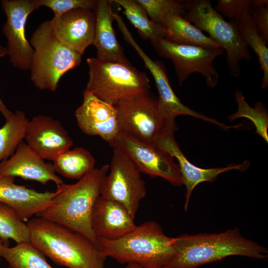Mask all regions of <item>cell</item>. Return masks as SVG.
<instances>
[{
    "instance_id": "22",
    "label": "cell",
    "mask_w": 268,
    "mask_h": 268,
    "mask_svg": "<svg viewBox=\"0 0 268 268\" xmlns=\"http://www.w3.org/2000/svg\"><path fill=\"white\" fill-rule=\"evenodd\" d=\"M162 26L166 33L164 39L172 43L206 48H222L181 15L167 13L163 17Z\"/></svg>"
},
{
    "instance_id": "14",
    "label": "cell",
    "mask_w": 268,
    "mask_h": 268,
    "mask_svg": "<svg viewBox=\"0 0 268 268\" xmlns=\"http://www.w3.org/2000/svg\"><path fill=\"white\" fill-rule=\"evenodd\" d=\"M126 41L135 49L143 60L145 67L153 77L159 94L157 98L159 108L167 122H175L177 116L188 115L215 124L224 130L231 128V126H226L215 119L201 114L183 104L170 84L164 64L160 61H153L140 48L133 36H127Z\"/></svg>"
},
{
    "instance_id": "7",
    "label": "cell",
    "mask_w": 268,
    "mask_h": 268,
    "mask_svg": "<svg viewBox=\"0 0 268 268\" xmlns=\"http://www.w3.org/2000/svg\"><path fill=\"white\" fill-rule=\"evenodd\" d=\"M182 2L186 12L184 17L201 31L207 32L210 38L226 51L229 72L234 77H238L240 61H250L252 56L240 34L238 21H226L209 0H188Z\"/></svg>"
},
{
    "instance_id": "23",
    "label": "cell",
    "mask_w": 268,
    "mask_h": 268,
    "mask_svg": "<svg viewBox=\"0 0 268 268\" xmlns=\"http://www.w3.org/2000/svg\"><path fill=\"white\" fill-rule=\"evenodd\" d=\"M52 165L64 177L79 180L95 169V159L88 150L76 147L61 154Z\"/></svg>"
},
{
    "instance_id": "9",
    "label": "cell",
    "mask_w": 268,
    "mask_h": 268,
    "mask_svg": "<svg viewBox=\"0 0 268 268\" xmlns=\"http://www.w3.org/2000/svg\"><path fill=\"white\" fill-rule=\"evenodd\" d=\"M150 42L160 56L172 61L180 86L189 75L196 72L204 76L206 85L210 87H215L218 83L219 76L213 62L224 53L222 48L179 45L164 38Z\"/></svg>"
},
{
    "instance_id": "15",
    "label": "cell",
    "mask_w": 268,
    "mask_h": 268,
    "mask_svg": "<svg viewBox=\"0 0 268 268\" xmlns=\"http://www.w3.org/2000/svg\"><path fill=\"white\" fill-rule=\"evenodd\" d=\"M25 138L28 146L39 156L53 161L73 144L71 137L58 120L42 115L29 121Z\"/></svg>"
},
{
    "instance_id": "4",
    "label": "cell",
    "mask_w": 268,
    "mask_h": 268,
    "mask_svg": "<svg viewBox=\"0 0 268 268\" xmlns=\"http://www.w3.org/2000/svg\"><path fill=\"white\" fill-rule=\"evenodd\" d=\"M99 251L121 264L134 263L143 268H164L173 259L174 238L167 236L156 222L146 221L123 237L98 239Z\"/></svg>"
},
{
    "instance_id": "2",
    "label": "cell",
    "mask_w": 268,
    "mask_h": 268,
    "mask_svg": "<svg viewBox=\"0 0 268 268\" xmlns=\"http://www.w3.org/2000/svg\"><path fill=\"white\" fill-rule=\"evenodd\" d=\"M174 247L175 256L164 268H197L231 256L266 260L268 253L236 227L220 233L181 235L174 238Z\"/></svg>"
},
{
    "instance_id": "29",
    "label": "cell",
    "mask_w": 268,
    "mask_h": 268,
    "mask_svg": "<svg viewBox=\"0 0 268 268\" xmlns=\"http://www.w3.org/2000/svg\"><path fill=\"white\" fill-rule=\"evenodd\" d=\"M235 97L238 109L228 116V120L232 121L241 117L250 120L256 127V132L268 143V114L265 106L262 102H257L254 107H251L239 90L236 91Z\"/></svg>"
},
{
    "instance_id": "37",
    "label": "cell",
    "mask_w": 268,
    "mask_h": 268,
    "mask_svg": "<svg viewBox=\"0 0 268 268\" xmlns=\"http://www.w3.org/2000/svg\"><path fill=\"white\" fill-rule=\"evenodd\" d=\"M6 55V49L0 45V58Z\"/></svg>"
},
{
    "instance_id": "11",
    "label": "cell",
    "mask_w": 268,
    "mask_h": 268,
    "mask_svg": "<svg viewBox=\"0 0 268 268\" xmlns=\"http://www.w3.org/2000/svg\"><path fill=\"white\" fill-rule=\"evenodd\" d=\"M109 145L123 151L140 173L162 178L175 186L183 185L180 168L174 158L154 144L141 141L120 132Z\"/></svg>"
},
{
    "instance_id": "33",
    "label": "cell",
    "mask_w": 268,
    "mask_h": 268,
    "mask_svg": "<svg viewBox=\"0 0 268 268\" xmlns=\"http://www.w3.org/2000/svg\"><path fill=\"white\" fill-rule=\"evenodd\" d=\"M251 16L264 42L268 43V5L253 8Z\"/></svg>"
},
{
    "instance_id": "16",
    "label": "cell",
    "mask_w": 268,
    "mask_h": 268,
    "mask_svg": "<svg viewBox=\"0 0 268 268\" xmlns=\"http://www.w3.org/2000/svg\"><path fill=\"white\" fill-rule=\"evenodd\" d=\"M82 104L74 116L80 130L88 135H97L109 144L120 132L115 106L85 89Z\"/></svg>"
},
{
    "instance_id": "35",
    "label": "cell",
    "mask_w": 268,
    "mask_h": 268,
    "mask_svg": "<svg viewBox=\"0 0 268 268\" xmlns=\"http://www.w3.org/2000/svg\"><path fill=\"white\" fill-rule=\"evenodd\" d=\"M263 5H268V0H253L252 2V8Z\"/></svg>"
},
{
    "instance_id": "5",
    "label": "cell",
    "mask_w": 268,
    "mask_h": 268,
    "mask_svg": "<svg viewBox=\"0 0 268 268\" xmlns=\"http://www.w3.org/2000/svg\"><path fill=\"white\" fill-rule=\"evenodd\" d=\"M33 49L30 79L39 90L56 91L61 78L79 66L82 56L60 41L50 20L42 22L30 39Z\"/></svg>"
},
{
    "instance_id": "25",
    "label": "cell",
    "mask_w": 268,
    "mask_h": 268,
    "mask_svg": "<svg viewBox=\"0 0 268 268\" xmlns=\"http://www.w3.org/2000/svg\"><path fill=\"white\" fill-rule=\"evenodd\" d=\"M29 121L24 112L16 110L0 128V163L9 158L22 142Z\"/></svg>"
},
{
    "instance_id": "34",
    "label": "cell",
    "mask_w": 268,
    "mask_h": 268,
    "mask_svg": "<svg viewBox=\"0 0 268 268\" xmlns=\"http://www.w3.org/2000/svg\"><path fill=\"white\" fill-rule=\"evenodd\" d=\"M0 112L6 121L8 120L13 115V113L10 111L3 103L0 98Z\"/></svg>"
},
{
    "instance_id": "24",
    "label": "cell",
    "mask_w": 268,
    "mask_h": 268,
    "mask_svg": "<svg viewBox=\"0 0 268 268\" xmlns=\"http://www.w3.org/2000/svg\"><path fill=\"white\" fill-rule=\"evenodd\" d=\"M112 1L123 8L124 14L136 28L143 39L151 41L165 38L166 33L165 28L152 21L144 8L136 0H113Z\"/></svg>"
},
{
    "instance_id": "17",
    "label": "cell",
    "mask_w": 268,
    "mask_h": 268,
    "mask_svg": "<svg viewBox=\"0 0 268 268\" xmlns=\"http://www.w3.org/2000/svg\"><path fill=\"white\" fill-rule=\"evenodd\" d=\"M50 22L58 40L81 56L93 44L96 24L95 11L76 8L54 16Z\"/></svg>"
},
{
    "instance_id": "10",
    "label": "cell",
    "mask_w": 268,
    "mask_h": 268,
    "mask_svg": "<svg viewBox=\"0 0 268 268\" xmlns=\"http://www.w3.org/2000/svg\"><path fill=\"white\" fill-rule=\"evenodd\" d=\"M120 132L152 143L168 124L159 108L157 98L147 93L114 105Z\"/></svg>"
},
{
    "instance_id": "21",
    "label": "cell",
    "mask_w": 268,
    "mask_h": 268,
    "mask_svg": "<svg viewBox=\"0 0 268 268\" xmlns=\"http://www.w3.org/2000/svg\"><path fill=\"white\" fill-rule=\"evenodd\" d=\"M112 0H98L95 12L96 24L93 44L97 51L96 58L109 62L131 64L118 41L113 21Z\"/></svg>"
},
{
    "instance_id": "32",
    "label": "cell",
    "mask_w": 268,
    "mask_h": 268,
    "mask_svg": "<svg viewBox=\"0 0 268 268\" xmlns=\"http://www.w3.org/2000/svg\"><path fill=\"white\" fill-rule=\"evenodd\" d=\"M252 0H219L215 9L222 16L238 21L245 13L251 14Z\"/></svg>"
},
{
    "instance_id": "13",
    "label": "cell",
    "mask_w": 268,
    "mask_h": 268,
    "mask_svg": "<svg viewBox=\"0 0 268 268\" xmlns=\"http://www.w3.org/2000/svg\"><path fill=\"white\" fill-rule=\"evenodd\" d=\"M176 130L175 123L167 125L152 143L177 159L186 189L184 209L187 211L192 193L198 184L203 182H213L219 174L231 170L245 171L250 163L245 161L238 165L208 169L197 167L187 159L180 149L174 137V133Z\"/></svg>"
},
{
    "instance_id": "20",
    "label": "cell",
    "mask_w": 268,
    "mask_h": 268,
    "mask_svg": "<svg viewBox=\"0 0 268 268\" xmlns=\"http://www.w3.org/2000/svg\"><path fill=\"white\" fill-rule=\"evenodd\" d=\"M14 178L11 176L0 177V202L13 209L27 223L34 215L49 205L56 192H39L15 184Z\"/></svg>"
},
{
    "instance_id": "3",
    "label": "cell",
    "mask_w": 268,
    "mask_h": 268,
    "mask_svg": "<svg viewBox=\"0 0 268 268\" xmlns=\"http://www.w3.org/2000/svg\"><path fill=\"white\" fill-rule=\"evenodd\" d=\"M27 224L30 243L56 264L68 268H104L107 257L82 234L40 217L32 218Z\"/></svg>"
},
{
    "instance_id": "12",
    "label": "cell",
    "mask_w": 268,
    "mask_h": 268,
    "mask_svg": "<svg viewBox=\"0 0 268 268\" xmlns=\"http://www.w3.org/2000/svg\"><path fill=\"white\" fill-rule=\"evenodd\" d=\"M1 7L6 17L2 31L9 62L15 68L30 70L34 50L26 39L25 25L28 16L40 6L36 0H2Z\"/></svg>"
},
{
    "instance_id": "18",
    "label": "cell",
    "mask_w": 268,
    "mask_h": 268,
    "mask_svg": "<svg viewBox=\"0 0 268 268\" xmlns=\"http://www.w3.org/2000/svg\"><path fill=\"white\" fill-rule=\"evenodd\" d=\"M2 176L19 177L44 185L49 181L57 186L64 183L56 174L52 164L46 163L23 141L9 158L0 163V177Z\"/></svg>"
},
{
    "instance_id": "8",
    "label": "cell",
    "mask_w": 268,
    "mask_h": 268,
    "mask_svg": "<svg viewBox=\"0 0 268 268\" xmlns=\"http://www.w3.org/2000/svg\"><path fill=\"white\" fill-rule=\"evenodd\" d=\"M100 196L122 205L134 219L140 201L146 195L144 181L131 159L122 150L113 148Z\"/></svg>"
},
{
    "instance_id": "27",
    "label": "cell",
    "mask_w": 268,
    "mask_h": 268,
    "mask_svg": "<svg viewBox=\"0 0 268 268\" xmlns=\"http://www.w3.org/2000/svg\"><path fill=\"white\" fill-rule=\"evenodd\" d=\"M1 257L6 261L9 268H53L45 255L28 242L13 247L3 245Z\"/></svg>"
},
{
    "instance_id": "28",
    "label": "cell",
    "mask_w": 268,
    "mask_h": 268,
    "mask_svg": "<svg viewBox=\"0 0 268 268\" xmlns=\"http://www.w3.org/2000/svg\"><path fill=\"white\" fill-rule=\"evenodd\" d=\"M0 238L3 245L8 246L9 239L17 244L30 242V231L27 223L6 204L0 202Z\"/></svg>"
},
{
    "instance_id": "26",
    "label": "cell",
    "mask_w": 268,
    "mask_h": 268,
    "mask_svg": "<svg viewBox=\"0 0 268 268\" xmlns=\"http://www.w3.org/2000/svg\"><path fill=\"white\" fill-rule=\"evenodd\" d=\"M238 29L244 43L250 46L258 57L263 76L261 87L268 86V48L262 39L250 13H245L238 21Z\"/></svg>"
},
{
    "instance_id": "19",
    "label": "cell",
    "mask_w": 268,
    "mask_h": 268,
    "mask_svg": "<svg viewBox=\"0 0 268 268\" xmlns=\"http://www.w3.org/2000/svg\"><path fill=\"white\" fill-rule=\"evenodd\" d=\"M91 223L97 240L119 239L136 226L134 219L122 205L100 195L94 205Z\"/></svg>"
},
{
    "instance_id": "38",
    "label": "cell",
    "mask_w": 268,
    "mask_h": 268,
    "mask_svg": "<svg viewBox=\"0 0 268 268\" xmlns=\"http://www.w3.org/2000/svg\"><path fill=\"white\" fill-rule=\"evenodd\" d=\"M3 243H2V242L1 240V239L0 238V263L1 262V250H2V247L3 246Z\"/></svg>"
},
{
    "instance_id": "6",
    "label": "cell",
    "mask_w": 268,
    "mask_h": 268,
    "mask_svg": "<svg viewBox=\"0 0 268 268\" xmlns=\"http://www.w3.org/2000/svg\"><path fill=\"white\" fill-rule=\"evenodd\" d=\"M89 78L85 88L99 99L115 105L150 92L147 75L131 64L87 59Z\"/></svg>"
},
{
    "instance_id": "30",
    "label": "cell",
    "mask_w": 268,
    "mask_h": 268,
    "mask_svg": "<svg viewBox=\"0 0 268 268\" xmlns=\"http://www.w3.org/2000/svg\"><path fill=\"white\" fill-rule=\"evenodd\" d=\"M144 8L150 19L162 25L164 16L173 13L183 17L186 12L182 2L174 0H136Z\"/></svg>"
},
{
    "instance_id": "36",
    "label": "cell",
    "mask_w": 268,
    "mask_h": 268,
    "mask_svg": "<svg viewBox=\"0 0 268 268\" xmlns=\"http://www.w3.org/2000/svg\"><path fill=\"white\" fill-rule=\"evenodd\" d=\"M124 268H143L137 264L131 263L127 264V265Z\"/></svg>"
},
{
    "instance_id": "1",
    "label": "cell",
    "mask_w": 268,
    "mask_h": 268,
    "mask_svg": "<svg viewBox=\"0 0 268 268\" xmlns=\"http://www.w3.org/2000/svg\"><path fill=\"white\" fill-rule=\"evenodd\" d=\"M109 169L105 164L73 184L57 185L49 205L36 215L62 224L87 237L98 249V240L91 223L92 209L100 195L103 181Z\"/></svg>"
},
{
    "instance_id": "31",
    "label": "cell",
    "mask_w": 268,
    "mask_h": 268,
    "mask_svg": "<svg viewBox=\"0 0 268 268\" xmlns=\"http://www.w3.org/2000/svg\"><path fill=\"white\" fill-rule=\"evenodd\" d=\"M40 6L51 9L58 16L76 8L88 9L95 11L98 0H36Z\"/></svg>"
}]
</instances>
